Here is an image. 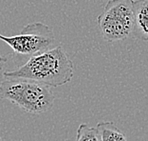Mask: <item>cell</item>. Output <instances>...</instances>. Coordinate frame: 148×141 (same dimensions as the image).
<instances>
[{
    "label": "cell",
    "mask_w": 148,
    "mask_h": 141,
    "mask_svg": "<svg viewBox=\"0 0 148 141\" xmlns=\"http://www.w3.org/2000/svg\"><path fill=\"white\" fill-rule=\"evenodd\" d=\"M74 75L73 63L62 46L29 57L23 65L3 73L4 78L27 79L48 87L69 83Z\"/></svg>",
    "instance_id": "1"
},
{
    "label": "cell",
    "mask_w": 148,
    "mask_h": 141,
    "mask_svg": "<svg viewBox=\"0 0 148 141\" xmlns=\"http://www.w3.org/2000/svg\"><path fill=\"white\" fill-rule=\"evenodd\" d=\"M0 99H6L32 115L51 110L55 96L49 87L27 79L5 78L0 83Z\"/></svg>",
    "instance_id": "2"
},
{
    "label": "cell",
    "mask_w": 148,
    "mask_h": 141,
    "mask_svg": "<svg viewBox=\"0 0 148 141\" xmlns=\"http://www.w3.org/2000/svg\"><path fill=\"white\" fill-rule=\"evenodd\" d=\"M134 0H109L97 17L103 38L116 42L130 37L134 28Z\"/></svg>",
    "instance_id": "3"
},
{
    "label": "cell",
    "mask_w": 148,
    "mask_h": 141,
    "mask_svg": "<svg viewBox=\"0 0 148 141\" xmlns=\"http://www.w3.org/2000/svg\"><path fill=\"white\" fill-rule=\"evenodd\" d=\"M0 40L11 47L15 55L32 57L51 49L55 37L50 27L42 22H33L23 27L16 35H0Z\"/></svg>",
    "instance_id": "4"
},
{
    "label": "cell",
    "mask_w": 148,
    "mask_h": 141,
    "mask_svg": "<svg viewBox=\"0 0 148 141\" xmlns=\"http://www.w3.org/2000/svg\"><path fill=\"white\" fill-rule=\"evenodd\" d=\"M134 28L132 35L148 41V0H136L133 3Z\"/></svg>",
    "instance_id": "5"
},
{
    "label": "cell",
    "mask_w": 148,
    "mask_h": 141,
    "mask_svg": "<svg viewBox=\"0 0 148 141\" xmlns=\"http://www.w3.org/2000/svg\"><path fill=\"white\" fill-rule=\"evenodd\" d=\"M96 129L99 141H127L124 133L111 121H101Z\"/></svg>",
    "instance_id": "6"
},
{
    "label": "cell",
    "mask_w": 148,
    "mask_h": 141,
    "mask_svg": "<svg viewBox=\"0 0 148 141\" xmlns=\"http://www.w3.org/2000/svg\"><path fill=\"white\" fill-rule=\"evenodd\" d=\"M76 141H99L97 129L86 123L81 124L77 130Z\"/></svg>",
    "instance_id": "7"
},
{
    "label": "cell",
    "mask_w": 148,
    "mask_h": 141,
    "mask_svg": "<svg viewBox=\"0 0 148 141\" xmlns=\"http://www.w3.org/2000/svg\"><path fill=\"white\" fill-rule=\"evenodd\" d=\"M6 63H7V57H5V56H3V55H0V70L4 68Z\"/></svg>",
    "instance_id": "8"
},
{
    "label": "cell",
    "mask_w": 148,
    "mask_h": 141,
    "mask_svg": "<svg viewBox=\"0 0 148 141\" xmlns=\"http://www.w3.org/2000/svg\"><path fill=\"white\" fill-rule=\"evenodd\" d=\"M0 141H2V139H1V137H0Z\"/></svg>",
    "instance_id": "9"
}]
</instances>
